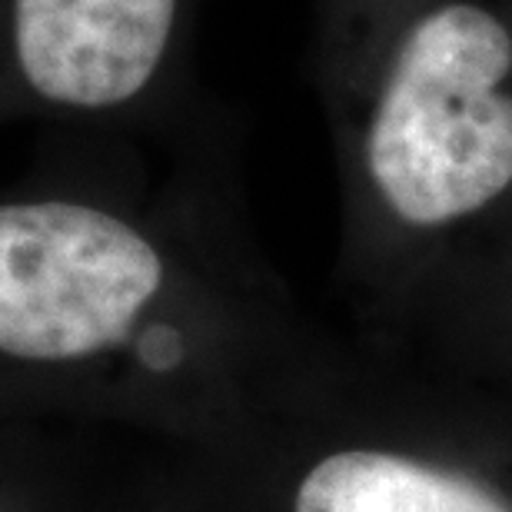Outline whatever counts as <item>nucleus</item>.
Returning a JSON list of instances; mask_svg holds the SVG:
<instances>
[{
  "instance_id": "nucleus-3",
  "label": "nucleus",
  "mask_w": 512,
  "mask_h": 512,
  "mask_svg": "<svg viewBox=\"0 0 512 512\" xmlns=\"http://www.w3.org/2000/svg\"><path fill=\"white\" fill-rule=\"evenodd\" d=\"M197 30L200 0H0V130L183 140L227 107Z\"/></svg>"
},
{
  "instance_id": "nucleus-4",
  "label": "nucleus",
  "mask_w": 512,
  "mask_h": 512,
  "mask_svg": "<svg viewBox=\"0 0 512 512\" xmlns=\"http://www.w3.org/2000/svg\"><path fill=\"white\" fill-rule=\"evenodd\" d=\"M187 466L147 439L0 416V512H183Z\"/></svg>"
},
{
  "instance_id": "nucleus-1",
  "label": "nucleus",
  "mask_w": 512,
  "mask_h": 512,
  "mask_svg": "<svg viewBox=\"0 0 512 512\" xmlns=\"http://www.w3.org/2000/svg\"><path fill=\"white\" fill-rule=\"evenodd\" d=\"M40 133L0 180V416L213 456L290 343L233 210L237 107L167 147Z\"/></svg>"
},
{
  "instance_id": "nucleus-6",
  "label": "nucleus",
  "mask_w": 512,
  "mask_h": 512,
  "mask_svg": "<svg viewBox=\"0 0 512 512\" xmlns=\"http://www.w3.org/2000/svg\"><path fill=\"white\" fill-rule=\"evenodd\" d=\"M183 512H190V489H187V509H183Z\"/></svg>"
},
{
  "instance_id": "nucleus-5",
  "label": "nucleus",
  "mask_w": 512,
  "mask_h": 512,
  "mask_svg": "<svg viewBox=\"0 0 512 512\" xmlns=\"http://www.w3.org/2000/svg\"><path fill=\"white\" fill-rule=\"evenodd\" d=\"M283 512H512L473 476L376 443L326 446L286 479Z\"/></svg>"
},
{
  "instance_id": "nucleus-2",
  "label": "nucleus",
  "mask_w": 512,
  "mask_h": 512,
  "mask_svg": "<svg viewBox=\"0 0 512 512\" xmlns=\"http://www.w3.org/2000/svg\"><path fill=\"white\" fill-rule=\"evenodd\" d=\"M366 273L512 207V0H306Z\"/></svg>"
}]
</instances>
